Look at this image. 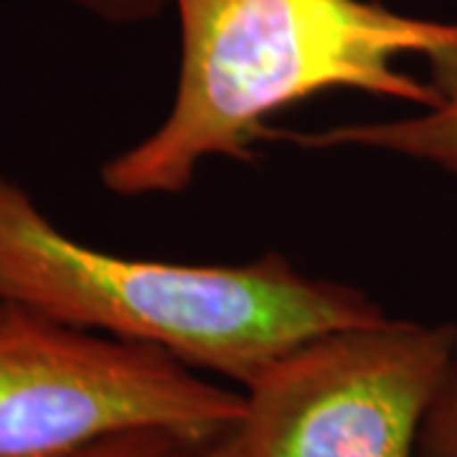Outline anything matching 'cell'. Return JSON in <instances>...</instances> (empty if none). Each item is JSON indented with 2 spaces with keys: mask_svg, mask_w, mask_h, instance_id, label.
Segmentation results:
<instances>
[{
  "mask_svg": "<svg viewBox=\"0 0 457 457\" xmlns=\"http://www.w3.org/2000/svg\"><path fill=\"white\" fill-rule=\"evenodd\" d=\"M180 64L170 112L99 168L114 196H176L209 161L254 158L267 120L297 102L353 89L420 110L437 92L399 69L457 41V23L376 0H170Z\"/></svg>",
  "mask_w": 457,
  "mask_h": 457,
  "instance_id": "obj_1",
  "label": "cell"
},
{
  "mask_svg": "<svg viewBox=\"0 0 457 457\" xmlns=\"http://www.w3.org/2000/svg\"><path fill=\"white\" fill-rule=\"evenodd\" d=\"M0 303L165 351L246 386L295 345L386 318L356 287L278 252L237 264L137 260L82 245L0 173Z\"/></svg>",
  "mask_w": 457,
  "mask_h": 457,
  "instance_id": "obj_2",
  "label": "cell"
},
{
  "mask_svg": "<svg viewBox=\"0 0 457 457\" xmlns=\"http://www.w3.org/2000/svg\"><path fill=\"white\" fill-rule=\"evenodd\" d=\"M242 409L245 394L165 351L0 303V457H79L135 432L196 447L231 432Z\"/></svg>",
  "mask_w": 457,
  "mask_h": 457,
  "instance_id": "obj_3",
  "label": "cell"
},
{
  "mask_svg": "<svg viewBox=\"0 0 457 457\" xmlns=\"http://www.w3.org/2000/svg\"><path fill=\"white\" fill-rule=\"evenodd\" d=\"M457 326L381 318L295 345L245 386V457H417Z\"/></svg>",
  "mask_w": 457,
  "mask_h": 457,
  "instance_id": "obj_4",
  "label": "cell"
},
{
  "mask_svg": "<svg viewBox=\"0 0 457 457\" xmlns=\"http://www.w3.org/2000/svg\"><path fill=\"white\" fill-rule=\"evenodd\" d=\"M437 104L407 117L338 125L318 132H270V140L293 143L305 150H374L394 158L437 168L457 179V41L425 59Z\"/></svg>",
  "mask_w": 457,
  "mask_h": 457,
  "instance_id": "obj_5",
  "label": "cell"
},
{
  "mask_svg": "<svg viewBox=\"0 0 457 457\" xmlns=\"http://www.w3.org/2000/svg\"><path fill=\"white\" fill-rule=\"evenodd\" d=\"M417 457H457V341L440 392L422 427Z\"/></svg>",
  "mask_w": 457,
  "mask_h": 457,
  "instance_id": "obj_6",
  "label": "cell"
},
{
  "mask_svg": "<svg viewBox=\"0 0 457 457\" xmlns=\"http://www.w3.org/2000/svg\"><path fill=\"white\" fill-rule=\"evenodd\" d=\"M191 445L165 432H135L99 442L79 457H176Z\"/></svg>",
  "mask_w": 457,
  "mask_h": 457,
  "instance_id": "obj_7",
  "label": "cell"
},
{
  "mask_svg": "<svg viewBox=\"0 0 457 457\" xmlns=\"http://www.w3.org/2000/svg\"><path fill=\"white\" fill-rule=\"evenodd\" d=\"M89 16L107 21L114 26H130L155 18L170 0H69Z\"/></svg>",
  "mask_w": 457,
  "mask_h": 457,
  "instance_id": "obj_8",
  "label": "cell"
},
{
  "mask_svg": "<svg viewBox=\"0 0 457 457\" xmlns=\"http://www.w3.org/2000/svg\"><path fill=\"white\" fill-rule=\"evenodd\" d=\"M176 457H245L242 450H239V442L234 437V429L216 437L212 442H204V445H196V447H188L183 450L180 455Z\"/></svg>",
  "mask_w": 457,
  "mask_h": 457,
  "instance_id": "obj_9",
  "label": "cell"
}]
</instances>
